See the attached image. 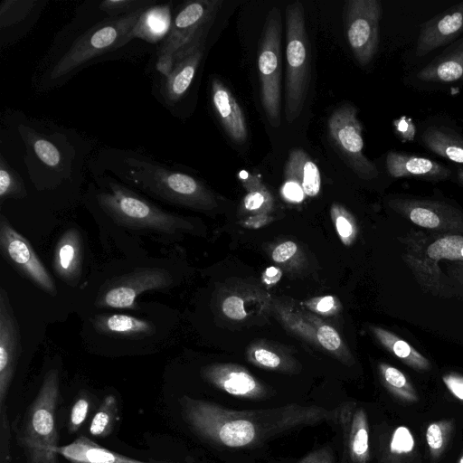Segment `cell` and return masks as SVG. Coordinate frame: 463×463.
<instances>
[{
	"label": "cell",
	"mask_w": 463,
	"mask_h": 463,
	"mask_svg": "<svg viewBox=\"0 0 463 463\" xmlns=\"http://www.w3.org/2000/svg\"><path fill=\"white\" fill-rule=\"evenodd\" d=\"M100 160L124 184L167 203L200 207L211 200L195 177L132 151L109 149L100 154Z\"/></svg>",
	"instance_id": "6da1fadb"
},
{
	"label": "cell",
	"mask_w": 463,
	"mask_h": 463,
	"mask_svg": "<svg viewBox=\"0 0 463 463\" xmlns=\"http://www.w3.org/2000/svg\"><path fill=\"white\" fill-rule=\"evenodd\" d=\"M96 183V201L117 224L164 235H173L184 227L181 217L162 210L111 176L99 177Z\"/></svg>",
	"instance_id": "7a4b0ae2"
},
{
	"label": "cell",
	"mask_w": 463,
	"mask_h": 463,
	"mask_svg": "<svg viewBox=\"0 0 463 463\" xmlns=\"http://www.w3.org/2000/svg\"><path fill=\"white\" fill-rule=\"evenodd\" d=\"M59 397V372L52 369L45 374L16 431V440L24 454L25 463H59L56 453L59 447L56 428Z\"/></svg>",
	"instance_id": "3957f363"
},
{
	"label": "cell",
	"mask_w": 463,
	"mask_h": 463,
	"mask_svg": "<svg viewBox=\"0 0 463 463\" xmlns=\"http://www.w3.org/2000/svg\"><path fill=\"white\" fill-rule=\"evenodd\" d=\"M286 42L285 115L292 123L302 112L311 79L305 12L299 1L286 7Z\"/></svg>",
	"instance_id": "277c9868"
},
{
	"label": "cell",
	"mask_w": 463,
	"mask_h": 463,
	"mask_svg": "<svg viewBox=\"0 0 463 463\" xmlns=\"http://www.w3.org/2000/svg\"><path fill=\"white\" fill-rule=\"evenodd\" d=\"M147 8L118 17H108L86 31L52 66L50 80H63L94 58L120 48L123 39Z\"/></svg>",
	"instance_id": "5b68a950"
},
{
	"label": "cell",
	"mask_w": 463,
	"mask_h": 463,
	"mask_svg": "<svg viewBox=\"0 0 463 463\" xmlns=\"http://www.w3.org/2000/svg\"><path fill=\"white\" fill-rule=\"evenodd\" d=\"M221 4V0L186 1L177 9L156 52V68L163 76L170 72L184 49L207 35Z\"/></svg>",
	"instance_id": "8992f818"
},
{
	"label": "cell",
	"mask_w": 463,
	"mask_h": 463,
	"mask_svg": "<svg viewBox=\"0 0 463 463\" xmlns=\"http://www.w3.org/2000/svg\"><path fill=\"white\" fill-rule=\"evenodd\" d=\"M281 14L275 6L267 14L258 55L261 104L267 119L273 128L279 127L281 123Z\"/></svg>",
	"instance_id": "52a82bcc"
},
{
	"label": "cell",
	"mask_w": 463,
	"mask_h": 463,
	"mask_svg": "<svg viewBox=\"0 0 463 463\" xmlns=\"http://www.w3.org/2000/svg\"><path fill=\"white\" fill-rule=\"evenodd\" d=\"M362 130L357 109L351 104L336 108L327 120L328 138L341 158L359 177L370 180L379 172L376 165L364 154Z\"/></svg>",
	"instance_id": "ba28073f"
},
{
	"label": "cell",
	"mask_w": 463,
	"mask_h": 463,
	"mask_svg": "<svg viewBox=\"0 0 463 463\" xmlns=\"http://www.w3.org/2000/svg\"><path fill=\"white\" fill-rule=\"evenodd\" d=\"M382 14L379 0H349L345 3L346 37L361 66L370 63L377 52Z\"/></svg>",
	"instance_id": "9c48e42d"
},
{
	"label": "cell",
	"mask_w": 463,
	"mask_h": 463,
	"mask_svg": "<svg viewBox=\"0 0 463 463\" xmlns=\"http://www.w3.org/2000/svg\"><path fill=\"white\" fill-rule=\"evenodd\" d=\"M173 278L165 269L138 268L108 281L97 297L101 307L137 308V297L148 290H160L171 286Z\"/></svg>",
	"instance_id": "30bf717a"
},
{
	"label": "cell",
	"mask_w": 463,
	"mask_h": 463,
	"mask_svg": "<svg viewBox=\"0 0 463 463\" xmlns=\"http://www.w3.org/2000/svg\"><path fill=\"white\" fill-rule=\"evenodd\" d=\"M0 251L3 258L37 288L55 296L54 280L31 243L19 233L4 214L0 217Z\"/></svg>",
	"instance_id": "8fae6325"
},
{
	"label": "cell",
	"mask_w": 463,
	"mask_h": 463,
	"mask_svg": "<svg viewBox=\"0 0 463 463\" xmlns=\"http://www.w3.org/2000/svg\"><path fill=\"white\" fill-rule=\"evenodd\" d=\"M21 354V336L6 291L0 288V411L5 400Z\"/></svg>",
	"instance_id": "7c38bea8"
},
{
	"label": "cell",
	"mask_w": 463,
	"mask_h": 463,
	"mask_svg": "<svg viewBox=\"0 0 463 463\" xmlns=\"http://www.w3.org/2000/svg\"><path fill=\"white\" fill-rule=\"evenodd\" d=\"M206 36L184 49L176 56L170 72L163 76L160 93L166 104L175 105L188 91L203 57Z\"/></svg>",
	"instance_id": "4fadbf2b"
},
{
	"label": "cell",
	"mask_w": 463,
	"mask_h": 463,
	"mask_svg": "<svg viewBox=\"0 0 463 463\" xmlns=\"http://www.w3.org/2000/svg\"><path fill=\"white\" fill-rule=\"evenodd\" d=\"M463 33V1L424 22L420 28L415 55L423 57Z\"/></svg>",
	"instance_id": "5bb4252c"
},
{
	"label": "cell",
	"mask_w": 463,
	"mask_h": 463,
	"mask_svg": "<svg viewBox=\"0 0 463 463\" xmlns=\"http://www.w3.org/2000/svg\"><path fill=\"white\" fill-rule=\"evenodd\" d=\"M211 99L214 111L229 137L241 144L247 140L248 128L243 111L231 90L218 78L211 80Z\"/></svg>",
	"instance_id": "9a60e30c"
},
{
	"label": "cell",
	"mask_w": 463,
	"mask_h": 463,
	"mask_svg": "<svg viewBox=\"0 0 463 463\" xmlns=\"http://www.w3.org/2000/svg\"><path fill=\"white\" fill-rule=\"evenodd\" d=\"M386 170L392 177H418L431 181L445 180L452 169L428 157L391 150L385 158Z\"/></svg>",
	"instance_id": "2e32d148"
},
{
	"label": "cell",
	"mask_w": 463,
	"mask_h": 463,
	"mask_svg": "<svg viewBox=\"0 0 463 463\" xmlns=\"http://www.w3.org/2000/svg\"><path fill=\"white\" fill-rule=\"evenodd\" d=\"M82 239L80 232L70 228L58 240L53 254V269L59 278L71 286L77 284L82 271Z\"/></svg>",
	"instance_id": "e0dca14e"
},
{
	"label": "cell",
	"mask_w": 463,
	"mask_h": 463,
	"mask_svg": "<svg viewBox=\"0 0 463 463\" xmlns=\"http://www.w3.org/2000/svg\"><path fill=\"white\" fill-rule=\"evenodd\" d=\"M416 77L426 83H451L463 80V37L421 68Z\"/></svg>",
	"instance_id": "ac0fdd59"
},
{
	"label": "cell",
	"mask_w": 463,
	"mask_h": 463,
	"mask_svg": "<svg viewBox=\"0 0 463 463\" xmlns=\"http://www.w3.org/2000/svg\"><path fill=\"white\" fill-rule=\"evenodd\" d=\"M171 9L170 4H158L146 9L121 42L120 47L134 38H141L152 43L162 42L171 28L174 16Z\"/></svg>",
	"instance_id": "d6986e66"
},
{
	"label": "cell",
	"mask_w": 463,
	"mask_h": 463,
	"mask_svg": "<svg viewBox=\"0 0 463 463\" xmlns=\"http://www.w3.org/2000/svg\"><path fill=\"white\" fill-rule=\"evenodd\" d=\"M56 453L71 463H148L113 452L85 436L58 447Z\"/></svg>",
	"instance_id": "ffe728a7"
},
{
	"label": "cell",
	"mask_w": 463,
	"mask_h": 463,
	"mask_svg": "<svg viewBox=\"0 0 463 463\" xmlns=\"http://www.w3.org/2000/svg\"><path fill=\"white\" fill-rule=\"evenodd\" d=\"M420 142L433 154L463 165V136L444 125L427 126L420 136Z\"/></svg>",
	"instance_id": "44dd1931"
},
{
	"label": "cell",
	"mask_w": 463,
	"mask_h": 463,
	"mask_svg": "<svg viewBox=\"0 0 463 463\" xmlns=\"http://www.w3.org/2000/svg\"><path fill=\"white\" fill-rule=\"evenodd\" d=\"M284 170L285 178L298 183L306 195L314 197L320 192V171L317 164L302 148L290 150Z\"/></svg>",
	"instance_id": "7402d4cb"
},
{
	"label": "cell",
	"mask_w": 463,
	"mask_h": 463,
	"mask_svg": "<svg viewBox=\"0 0 463 463\" xmlns=\"http://www.w3.org/2000/svg\"><path fill=\"white\" fill-rule=\"evenodd\" d=\"M94 326L103 335L121 337H142L156 331L154 324L149 321L124 314L99 316Z\"/></svg>",
	"instance_id": "603a6c76"
},
{
	"label": "cell",
	"mask_w": 463,
	"mask_h": 463,
	"mask_svg": "<svg viewBox=\"0 0 463 463\" xmlns=\"http://www.w3.org/2000/svg\"><path fill=\"white\" fill-rule=\"evenodd\" d=\"M118 406L117 398L112 394L107 395L90 421V434L97 438H106L109 436L118 420Z\"/></svg>",
	"instance_id": "cb8c5ba5"
},
{
	"label": "cell",
	"mask_w": 463,
	"mask_h": 463,
	"mask_svg": "<svg viewBox=\"0 0 463 463\" xmlns=\"http://www.w3.org/2000/svg\"><path fill=\"white\" fill-rule=\"evenodd\" d=\"M24 140L37 158L46 166L58 170L61 165V154L48 138L37 132L25 131Z\"/></svg>",
	"instance_id": "d4e9b609"
},
{
	"label": "cell",
	"mask_w": 463,
	"mask_h": 463,
	"mask_svg": "<svg viewBox=\"0 0 463 463\" xmlns=\"http://www.w3.org/2000/svg\"><path fill=\"white\" fill-rule=\"evenodd\" d=\"M255 427L250 420H237L226 422L219 430L221 441L228 447H242L255 437Z\"/></svg>",
	"instance_id": "484cf974"
},
{
	"label": "cell",
	"mask_w": 463,
	"mask_h": 463,
	"mask_svg": "<svg viewBox=\"0 0 463 463\" xmlns=\"http://www.w3.org/2000/svg\"><path fill=\"white\" fill-rule=\"evenodd\" d=\"M378 336L396 356L405 361L411 366L424 369L429 366V362L407 342L398 336L383 330H377Z\"/></svg>",
	"instance_id": "4316f807"
},
{
	"label": "cell",
	"mask_w": 463,
	"mask_h": 463,
	"mask_svg": "<svg viewBox=\"0 0 463 463\" xmlns=\"http://www.w3.org/2000/svg\"><path fill=\"white\" fill-rule=\"evenodd\" d=\"M27 192L24 183L19 174L13 169L5 161L4 156H0V199L3 202L5 199H19L25 197Z\"/></svg>",
	"instance_id": "83f0119b"
},
{
	"label": "cell",
	"mask_w": 463,
	"mask_h": 463,
	"mask_svg": "<svg viewBox=\"0 0 463 463\" xmlns=\"http://www.w3.org/2000/svg\"><path fill=\"white\" fill-rule=\"evenodd\" d=\"M37 1H3L1 3L0 24L1 30L23 23L26 17L36 12Z\"/></svg>",
	"instance_id": "f1b7e54d"
},
{
	"label": "cell",
	"mask_w": 463,
	"mask_h": 463,
	"mask_svg": "<svg viewBox=\"0 0 463 463\" xmlns=\"http://www.w3.org/2000/svg\"><path fill=\"white\" fill-rule=\"evenodd\" d=\"M211 376L223 390L235 396L250 395L257 387L253 377L244 371H232L222 377Z\"/></svg>",
	"instance_id": "f546056e"
},
{
	"label": "cell",
	"mask_w": 463,
	"mask_h": 463,
	"mask_svg": "<svg viewBox=\"0 0 463 463\" xmlns=\"http://www.w3.org/2000/svg\"><path fill=\"white\" fill-rule=\"evenodd\" d=\"M463 247V237L449 235L431 243L427 249L428 256L435 260H460V250Z\"/></svg>",
	"instance_id": "4dcf8cb0"
},
{
	"label": "cell",
	"mask_w": 463,
	"mask_h": 463,
	"mask_svg": "<svg viewBox=\"0 0 463 463\" xmlns=\"http://www.w3.org/2000/svg\"><path fill=\"white\" fill-rule=\"evenodd\" d=\"M156 5L154 0H106L99 3V9L109 17H118Z\"/></svg>",
	"instance_id": "1f68e13d"
},
{
	"label": "cell",
	"mask_w": 463,
	"mask_h": 463,
	"mask_svg": "<svg viewBox=\"0 0 463 463\" xmlns=\"http://www.w3.org/2000/svg\"><path fill=\"white\" fill-rule=\"evenodd\" d=\"M401 204L409 208V216L413 223L430 229L437 228L440 224L439 216L429 204L412 202H402Z\"/></svg>",
	"instance_id": "d6a6232c"
},
{
	"label": "cell",
	"mask_w": 463,
	"mask_h": 463,
	"mask_svg": "<svg viewBox=\"0 0 463 463\" xmlns=\"http://www.w3.org/2000/svg\"><path fill=\"white\" fill-rule=\"evenodd\" d=\"M90 409L88 398L80 396L73 403L68 422L69 432L73 434L77 432L86 420Z\"/></svg>",
	"instance_id": "836d02e7"
},
{
	"label": "cell",
	"mask_w": 463,
	"mask_h": 463,
	"mask_svg": "<svg viewBox=\"0 0 463 463\" xmlns=\"http://www.w3.org/2000/svg\"><path fill=\"white\" fill-rule=\"evenodd\" d=\"M414 446L413 438L406 427H399L393 433L391 450L393 453H407L412 450Z\"/></svg>",
	"instance_id": "e575fe53"
},
{
	"label": "cell",
	"mask_w": 463,
	"mask_h": 463,
	"mask_svg": "<svg viewBox=\"0 0 463 463\" xmlns=\"http://www.w3.org/2000/svg\"><path fill=\"white\" fill-rule=\"evenodd\" d=\"M0 463H9V438L10 425L6 412V407L0 411Z\"/></svg>",
	"instance_id": "d590c367"
},
{
	"label": "cell",
	"mask_w": 463,
	"mask_h": 463,
	"mask_svg": "<svg viewBox=\"0 0 463 463\" xmlns=\"http://www.w3.org/2000/svg\"><path fill=\"white\" fill-rule=\"evenodd\" d=\"M222 311L228 317L234 320H241L247 316L243 300L237 296L228 297L223 301Z\"/></svg>",
	"instance_id": "8d00e7d4"
},
{
	"label": "cell",
	"mask_w": 463,
	"mask_h": 463,
	"mask_svg": "<svg viewBox=\"0 0 463 463\" xmlns=\"http://www.w3.org/2000/svg\"><path fill=\"white\" fill-rule=\"evenodd\" d=\"M319 343L327 350L335 351L341 344V339L337 332L329 326H322L317 333Z\"/></svg>",
	"instance_id": "74e56055"
},
{
	"label": "cell",
	"mask_w": 463,
	"mask_h": 463,
	"mask_svg": "<svg viewBox=\"0 0 463 463\" xmlns=\"http://www.w3.org/2000/svg\"><path fill=\"white\" fill-rule=\"evenodd\" d=\"M383 376L388 384L394 389L401 390L409 386L404 374L394 367L384 366Z\"/></svg>",
	"instance_id": "f35d334b"
},
{
	"label": "cell",
	"mask_w": 463,
	"mask_h": 463,
	"mask_svg": "<svg viewBox=\"0 0 463 463\" xmlns=\"http://www.w3.org/2000/svg\"><path fill=\"white\" fill-rule=\"evenodd\" d=\"M352 450L357 457H363L368 450V432L364 426L360 427L353 439Z\"/></svg>",
	"instance_id": "ab89813d"
},
{
	"label": "cell",
	"mask_w": 463,
	"mask_h": 463,
	"mask_svg": "<svg viewBox=\"0 0 463 463\" xmlns=\"http://www.w3.org/2000/svg\"><path fill=\"white\" fill-rule=\"evenodd\" d=\"M283 195L289 201L301 202L304 198L305 193L302 187L296 182L286 179L282 186Z\"/></svg>",
	"instance_id": "60d3db41"
},
{
	"label": "cell",
	"mask_w": 463,
	"mask_h": 463,
	"mask_svg": "<svg viewBox=\"0 0 463 463\" xmlns=\"http://www.w3.org/2000/svg\"><path fill=\"white\" fill-rule=\"evenodd\" d=\"M297 251V245L293 241L279 244L272 252V259L276 262H284L290 259Z\"/></svg>",
	"instance_id": "b9f144b4"
},
{
	"label": "cell",
	"mask_w": 463,
	"mask_h": 463,
	"mask_svg": "<svg viewBox=\"0 0 463 463\" xmlns=\"http://www.w3.org/2000/svg\"><path fill=\"white\" fill-rule=\"evenodd\" d=\"M254 357L260 364L269 368H275L280 364L279 357L273 352L266 349H257L254 352Z\"/></svg>",
	"instance_id": "7bdbcfd3"
},
{
	"label": "cell",
	"mask_w": 463,
	"mask_h": 463,
	"mask_svg": "<svg viewBox=\"0 0 463 463\" xmlns=\"http://www.w3.org/2000/svg\"><path fill=\"white\" fill-rule=\"evenodd\" d=\"M426 439L432 449H439L443 444V433L439 424L432 423L426 431Z\"/></svg>",
	"instance_id": "ee69618b"
},
{
	"label": "cell",
	"mask_w": 463,
	"mask_h": 463,
	"mask_svg": "<svg viewBox=\"0 0 463 463\" xmlns=\"http://www.w3.org/2000/svg\"><path fill=\"white\" fill-rule=\"evenodd\" d=\"M444 382L456 397L463 400V379L449 375L444 378Z\"/></svg>",
	"instance_id": "f6af8a7d"
},
{
	"label": "cell",
	"mask_w": 463,
	"mask_h": 463,
	"mask_svg": "<svg viewBox=\"0 0 463 463\" xmlns=\"http://www.w3.org/2000/svg\"><path fill=\"white\" fill-rule=\"evenodd\" d=\"M335 225L342 238H348L352 234V225L344 215L337 216Z\"/></svg>",
	"instance_id": "bcb514c9"
},
{
	"label": "cell",
	"mask_w": 463,
	"mask_h": 463,
	"mask_svg": "<svg viewBox=\"0 0 463 463\" xmlns=\"http://www.w3.org/2000/svg\"><path fill=\"white\" fill-rule=\"evenodd\" d=\"M281 276L280 270L275 267L268 268L265 271L264 280L268 284L277 282Z\"/></svg>",
	"instance_id": "7dc6e473"
},
{
	"label": "cell",
	"mask_w": 463,
	"mask_h": 463,
	"mask_svg": "<svg viewBox=\"0 0 463 463\" xmlns=\"http://www.w3.org/2000/svg\"><path fill=\"white\" fill-rule=\"evenodd\" d=\"M335 304L334 298L326 296L322 298L317 305V309L320 312L329 311Z\"/></svg>",
	"instance_id": "c3c4849f"
},
{
	"label": "cell",
	"mask_w": 463,
	"mask_h": 463,
	"mask_svg": "<svg viewBox=\"0 0 463 463\" xmlns=\"http://www.w3.org/2000/svg\"><path fill=\"white\" fill-rule=\"evenodd\" d=\"M455 170L458 180L463 184V165H458Z\"/></svg>",
	"instance_id": "681fc988"
},
{
	"label": "cell",
	"mask_w": 463,
	"mask_h": 463,
	"mask_svg": "<svg viewBox=\"0 0 463 463\" xmlns=\"http://www.w3.org/2000/svg\"><path fill=\"white\" fill-rule=\"evenodd\" d=\"M460 260H463V247L460 250Z\"/></svg>",
	"instance_id": "f907efd6"
},
{
	"label": "cell",
	"mask_w": 463,
	"mask_h": 463,
	"mask_svg": "<svg viewBox=\"0 0 463 463\" xmlns=\"http://www.w3.org/2000/svg\"><path fill=\"white\" fill-rule=\"evenodd\" d=\"M459 463H463V457L461 458Z\"/></svg>",
	"instance_id": "816d5d0a"
}]
</instances>
